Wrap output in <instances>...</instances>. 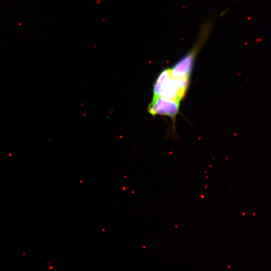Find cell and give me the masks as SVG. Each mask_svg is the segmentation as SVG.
I'll return each instance as SVG.
<instances>
[{"mask_svg":"<svg viewBox=\"0 0 271 271\" xmlns=\"http://www.w3.org/2000/svg\"><path fill=\"white\" fill-rule=\"evenodd\" d=\"M180 102L160 96H153L149 105L150 114L169 116L175 120L179 112Z\"/></svg>","mask_w":271,"mask_h":271,"instance_id":"3","label":"cell"},{"mask_svg":"<svg viewBox=\"0 0 271 271\" xmlns=\"http://www.w3.org/2000/svg\"><path fill=\"white\" fill-rule=\"evenodd\" d=\"M209 27L208 25L204 26L196 45L192 49L180 58L171 69V73L173 76L190 78L196 55L207 37L210 31Z\"/></svg>","mask_w":271,"mask_h":271,"instance_id":"2","label":"cell"},{"mask_svg":"<svg viewBox=\"0 0 271 271\" xmlns=\"http://www.w3.org/2000/svg\"><path fill=\"white\" fill-rule=\"evenodd\" d=\"M189 78L173 76L170 68L163 70L153 85L154 96H160L180 102L188 89Z\"/></svg>","mask_w":271,"mask_h":271,"instance_id":"1","label":"cell"}]
</instances>
